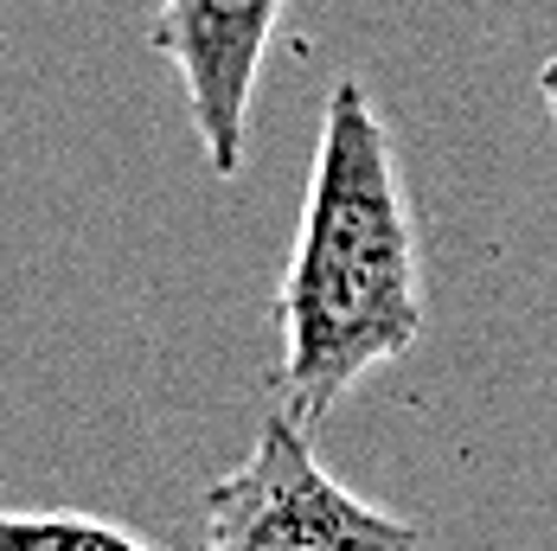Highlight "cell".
<instances>
[{
  "instance_id": "obj_1",
  "label": "cell",
  "mask_w": 557,
  "mask_h": 551,
  "mask_svg": "<svg viewBox=\"0 0 557 551\" xmlns=\"http://www.w3.org/2000/svg\"><path fill=\"white\" fill-rule=\"evenodd\" d=\"M276 411L308 437L379 366L404 359L423 321V237L391 128L359 77H339L321 110L314 173L276 289Z\"/></svg>"
},
{
  "instance_id": "obj_2",
  "label": "cell",
  "mask_w": 557,
  "mask_h": 551,
  "mask_svg": "<svg viewBox=\"0 0 557 551\" xmlns=\"http://www.w3.org/2000/svg\"><path fill=\"white\" fill-rule=\"evenodd\" d=\"M206 551H423V532L334 481L314 437L270 411L250 455L206 494Z\"/></svg>"
},
{
  "instance_id": "obj_3",
  "label": "cell",
  "mask_w": 557,
  "mask_h": 551,
  "mask_svg": "<svg viewBox=\"0 0 557 551\" xmlns=\"http://www.w3.org/2000/svg\"><path fill=\"white\" fill-rule=\"evenodd\" d=\"M288 0H161L154 7V52L180 71L193 135L219 180L244 173L257 77L270 64Z\"/></svg>"
},
{
  "instance_id": "obj_4",
  "label": "cell",
  "mask_w": 557,
  "mask_h": 551,
  "mask_svg": "<svg viewBox=\"0 0 557 551\" xmlns=\"http://www.w3.org/2000/svg\"><path fill=\"white\" fill-rule=\"evenodd\" d=\"M0 551H154V546L122 532L115 519H97V513H71V506L7 513L0 506Z\"/></svg>"
},
{
  "instance_id": "obj_5",
  "label": "cell",
  "mask_w": 557,
  "mask_h": 551,
  "mask_svg": "<svg viewBox=\"0 0 557 551\" xmlns=\"http://www.w3.org/2000/svg\"><path fill=\"white\" fill-rule=\"evenodd\" d=\"M539 103H545V115H552V128H557V58L539 64Z\"/></svg>"
}]
</instances>
